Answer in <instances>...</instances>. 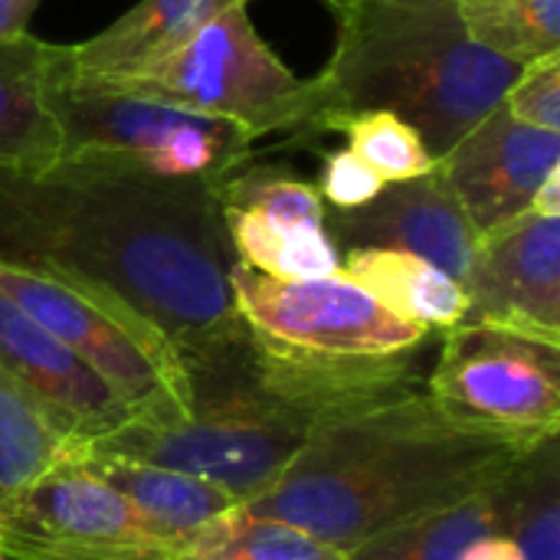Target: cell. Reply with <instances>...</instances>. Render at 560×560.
Returning a JSON list of instances; mask_svg holds the SVG:
<instances>
[{"label": "cell", "instance_id": "9a60e30c", "mask_svg": "<svg viewBox=\"0 0 560 560\" xmlns=\"http://www.w3.org/2000/svg\"><path fill=\"white\" fill-rule=\"evenodd\" d=\"M69 66V46L33 33L0 43V171L39 174L62 161V128L49 89Z\"/></svg>", "mask_w": 560, "mask_h": 560}, {"label": "cell", "instance_id": "4fadbf2b", "mask_svg": "<svg viewBox=\"0 0 560 560\" xmlns=\"http://www.w3.org/2000/svg\"><path fill=\"white\" fill-rule=\"evenodd\" d=\"M325 233L348 249H400L427 259L456 282L466 279L479 233L443 180L440 167L423 177L387 184L371 203L354 210L325 207Z\"/></svg>", "mask_w": 560, "mask_h": 560}, {"label": "cell", "instance_id": "4316f807", "mask_svg": "<svg viewBox=\"0 0 560 560\" xmlns=\"http://www.w3.org/2000/svg\"><path fill=\"white\" fill-rule=\"evenodd\" d=\"M502 105L522 125L560 135V56H548L518 72Z\"/></svg>", "mask_w": 560, "mask_h": 560}, {"label": "cell", "instance_id": "d6986e66", "mask_svg": "<svg viewBox=\"0 0 560 560\" xmlns=\"http://www.w3.org/2000/svg\"><path fill=\"white\" fill-rule=\"evenodd\" d=\"M82 450L52 407L0 364V505Z\"/></svg>", "mask_w": 560, "mask_h": 560}, {"label": "cell", "instance_id": "ba28073f", "mask_svg": "<svg viewBox=\"0 0 560 560\" xmlns=\"http://www.w3.org/2000/svg\"><path fill=\"white\" fill-rule=\"evenodd\" d=\"M427 390L459 420L528 446L560 436V345L551 341L459 322Z\"/></svg>", "mask_w": 560, "mask_h": 560}, {"label": "cell", "instance_id": "5bb4252c", "mask_svg": "<svg viewBox=\"0 0 560 560\" xmlns=\"http://www.w3.org/2000/svg\"><path fill=\"white\" fill-rule=\"evenodd\" d=\"M0 364L39 394L85 446L128 427L135 413L66 345L0 292Z\"/></svg>", "mask_w": 560, "mask_h": 560}, {"label": "cell", "instance_id": "ac0fdd59", "mask_svg": "<svg viewBox=\"0 0 560 560\" xmlns=\"http://www.w3.org/2000/svg\"><path fill=\"white\" fill-rule=\"evenodd\" d=\"M341 272L397 318L423 331H450L466 318L463 282L400 249H348Z\"/></svg>", "mask_w": 560, "mask_h": 560}, {"label": "cell", "instance_id": "ffe728a7", "mask_svg": "<svg viewBox=\"0 0 560 560\" xmlns=\"http://www.w3.org/2000/svg\"><path fill=\"white\" fill-rule=\"evenodd\" d=\"M505 476L466 502L361 541L345 560H463L476 541L505 535Z\"/></svg>", "mask_w": 560, "mask_h": 560}, {"label": "cell", "instance_id": "30bf717a", "mask_svg": "<svg viewBox=\"0 0 560 560\" xmlns=\"http://www.w3.org/2000/svg\"><path fill=\"white\" fill-rule=\"evenodd\" d=\"M230 289L246 328L276 348L351 361L410 354L427 338L423 328L397 318L341 269L318 279H272L236 262Z\"/></svg>", "mask_w": 560, "mask_h": 560}, {"label": "cell", "instance_id": "52a82bcc", "mask_svg": "<svg viewBox=\"0 0 560 560\" xmlns=\"http://www.w3.org/2000/svg\"><path fill=\"white\" fill-rule=\"evenodd\" d=\"M49 105L62 128V158L89 151L121 154L164 177H190L213 187L253 161V138L243 128L75 82L72 59L52 82Z\"/></svg>", "mask_w": 560, "mask_h": 560}, {"label": "cell", "instance_id": "9c48e42d", "mask_svg": "<svg viewBox=\"0 0 560 560\" xmlns=\"http://www.w3.org/2000/svg\"><path fill=\"white\" fill-rule=\"evenodd\" d=\"M7 560H194L75 459L0 505Z\"/></svg>", "mask_w": 560, "mask_h": 560}, {"label": "cell", "instance_id": "7c38bea8", "mask_svg": "<svg viewBox=\"0 0 560 560\" xmlns=\"http://www.w3.org/2000/svg\"><path fill=\"white\" fill-rule=\"evenodd\" d=\"M436 167L482 236L528 213L541 180L560 167V135L522 125L499 105L476 121Z\"/></svg>", "mask_w": 560, "mask_h": 560}, {"label": "cell", "instance_id": "e0dca14e", "mask_svg": "<svg viewBox=\"0 0 560 560\" xmlns=\"http://www.w3.org/2000/svg\"><path fill=\"white\" fill-rule=\"evenodd\" d=\"M75 463L85 472H92L95 479H102L108 489H115L141 515H148L161 532H167L171 538H177L184 545H190V538L203 525L243 509L226 489H220L200 476L177 472V469L135 463V459H121V456H102V453H89V450H82L75 456Z\"/></svg>", "mask_w": 560, "mask_h": 560}, {"label": "cell", "instance_id": "8992f818", "mask_svg": "<svg viewBox=\"0 0 560 560\" xmlns=\"http://www.w3.org/2000/svg\"><path fill=\"white\" fill-rule=\"evenodd\" d=\"M102 89L223 118L249 138L272 131L295 138L312 112L308 79H299L262 43L246 3L213 13L148 72Z\"/></svg>", "mask_w": 560, "mask_h": 560}, {"label": "cell", "instance_id": "277c9868", "mask_svg": "<svg viewBox=\"0 0 560 560\" xmlns=\"http://www.w3.org/2000/svg\"><path fill=\"white\" fill-rule=\"evenodd\" d=\"M518 72L469 39L459 0H358L338 7L335 52L308 79L312 112L292 141L312 144L345 115L390 112L440 161L502 105Z\"/></svg>", "mask_w": 560, "mask_h": 560}, {"label": "cell", "instance_id": "83f0119b", "mask_svg": "<svg viewBox=\"0 0 560 560\" xmlns=\"http://www.w3.org/2000/svg\"><path fill=\"white\" fill-rule=\"evenodd\" d=\"M315 187L328 210H354V207L371 203L387 184L354 151L338 148V151L325 154Z\"/></svg>", "mask_w": 560, "mask_h": 560}, {"label": "cell", "instance_id": "f1b7e54d", "mask_svg": "<svg viewBox=\"0 0 560 560\" xmlns=\"http://www.w3.org/2000/svg\"><path fill=\"white\" fill-rule=\"evenodd\" d=\"M39 0H0V43L23 36Z\"/></svg>", "mask_w": 560, "mask_h": 560}, {"label": "cell", "instance_id": "4dcf8cb0", "mask_svg": "<svg viewBox=\"0 0 560 560\" xmlns=\"http://www.w3.org/2000/svg\"><path fill=\"white\" fill-rule=\"evenodd\" d=\"M463 560H522L518 548L505 538V535H492V538H482L476 541Z\"/></svg>", "mask_w": 560, "mask_h": 560}, {"label": "cell", "instance_id": "d6a6232c", "mask_svg": "<svg viewBox=\"0 0 560 560\" xmlns=\"http://www.w3.org/2000/svg\"><path fill=\"white\" fill-rule=\"evenodd\" d=\"M0 560H7V555H3V551H0Z\"/></svg>", "mask_w": 560, "mask_h": 560}, {"label": "cell", "instance_id": "5b68a950", "mask_svg": "<svg viewBox=\"0 0 560 560\" xmlns=\"http://www.w3.org/2000/svg\"><path fill=\"white\" fill-rule=\"evenodd\" d=\"M0 292L92 368L138 423L184 420L187 374L180 354L125 299L66 272L7 259H0Z\"/></svg>", "mask_w": 560, "mask_h": 560}, {"label": "cell", "instance_id": "44dd1931", "mask_svg": "<svg viewBox=\"0 0 560 560\" xmlns=\"http://www.w3.org/2000/svg\"><path fill=\"white\" fill-rule=\"evenodd\" d=\"M505 538L522 560H560V436L538 443L509 469Z\"/></svg>", "mask_w": 560, "mask_h": 560}, {"label": "cell", "instance_id": "2e32d148", "mask_svg": "<svg viewBox=\"0 0 560 560\" xmlns=\"http://www.w3.org/2000/svg\"><path fill=\"white\" fill-rule=\"evenodd\" d=\"M249 0H138L92 39L69 46L72 79L89 85L128 82L167 59L213 13Z\"/></svg>", "mask_w": 560, "mask_h": 560}, {"label": "cell", "instance_id": "7a4b0ae2", "mask_svg": "<svg viewBox=\"0 0 560 560\" xmlns=\"http://www.w3.org/2000/svg\"><path fill=\"white\" fill-rule=\"evenodd\" d=\"M413 358L417 351L331 361L246 331L243 341L184 364V420H135L85 450L200 476L249 505L276 486L322 423L423 387Z\"/></svg>", "mask_w": 560, "mask_h": 560}, {"label": "cell", "instance_id": "8fae6325", "mask_svg": "<svg viewBox=\"0 0 560 560\" xmlns=\"http://www.w3.org/2000/svg\"><path fill=\"white\" fill-rule=\"evenodd\" d=\"M463 292V322L560 345V217L528 210L482 233Z\"/></svg>", "mask_w": 560, "mask_h": 560}, {"label": "cell", "instance_id": "603a6c76", "mask_svg": "<svg viewBox=\"0 0 560 560\" xmlns=\"http://www.w3.org/2000/svg\"><path fill=\"white\" fill-rule=\"evenodd\" d=\"M459 16L469 39L522 69L560 56V0H459Z\"/></svg>", "mask_w": 560, "mask_h": 560}, {"label": "cell", "instance_id": "1f68e13d", "mask_svg": "<svg viewBox=\"0 0 560 560\" xmlns=\"http://www.w3.org/2000/svg\"><path fill=\"white\" fill-rule=\"evenodd\" d=\"M328 3H331V7L338 10V7H348V3H358V0H328Z\"/></svg>", "mask_w": 560, "mask_h": 560}, {"label": "cell", "instance_id": "484cf974", "mask_svg": "<svg viewBox=\"0 0 560 560\" xmlns=\"http://www.w3.org/2000/svg\"><path fill=\"white\" fill-rule=\"evenodd\" d=\"M325 135H345L348 151H354L384 184L413 180L436 167V158L427 151L420 135L390 112L335 118Z\"/></svg>", "mask_w": 560, "mask_h": 560}, {"label": "cell", "instance_id": "cb8c5ba5", "mask_svg": "<svg viewBox=\"0 0 560 560\" xmlns=\"http://www.w3.org/2000/svg\"><path fill=\"white\" fill-rule=\"evenodd\" d=\"M187 548L194 560H345V551L305 528L256 518L243 509L203 525Z\"/></svg>", "mask_w": 560, "mask_h": 560}, {"label": "cell", "instance_id": "f546056e", "mask_svg": "<svg viewBox=\"0 0 560 560\" xmlns=\"http://www.w3.org/2000/svg\"><path fill=\"white\" fill-rule=\"evenodd\" d=\"M528 210L538 213V217H560V167H555V171L541 180V187L535 190Z\"/></svg>", "mask_w": 560, "mask_h": 560}, {"label": "cell", "instance_id": "3957f363", "mask_svg": "<svg viewBox=\"0 0 560 560\" xmlns=\"http://www.w3.org/2000/svg\"><path fill=\"white\" fill-rule=\"evenodd\" d=\"M528 450L459 420L423 384L322 423L243 512L305 528L348 555L381 532L466 502Z\"/></svg>", "mask_w": 560, "mask_h": 560}, {"label": "cell", "instance_id": "6da1fadb", "mask_svg": "<svg viewBox=\"0 0 560 560\" xmlns=\"http://www.w3.org/2000/svg\"><path fill=\"white\" fill-rule=\"evenodd\" d=\"M0 259L95 282L177 348L180 364L246 338L217 187L121 154H72L39 174L0 171Z\"/></svg>", "mask_w": 560, "mask_h": 560}, {"label": "cell", "instance_id": "7402d4cb", "mask_svg": "<svg viewBox=\"0 0 560 560\" xmlns=\"http://www.w3.org/2000/svg\"><path fill=\"white\" fill-rule=\"evenodd\" d=\"M223 210L226 236L240 266L272 279H318L341 269V253L322 230L289 233L253 210Z\"/></svg>", "mask_w": 560, "mask_h": 560}, {"label": "cell", "instance_id": "d4e9b609", "mask_svg": "<svg viewBox=\"0 0 560 560\" xmlns=\"http://www.w3.org/2000/svg\"><path fill=\"white\" fill-rule=\"evenodd\" d=\"M217 200L230 210H253L289 233L325 226V200L318 187L282 164H243L217 184Z\"/></svg>", "mask_w": 560, "mask_h": 560}]
</instances>
